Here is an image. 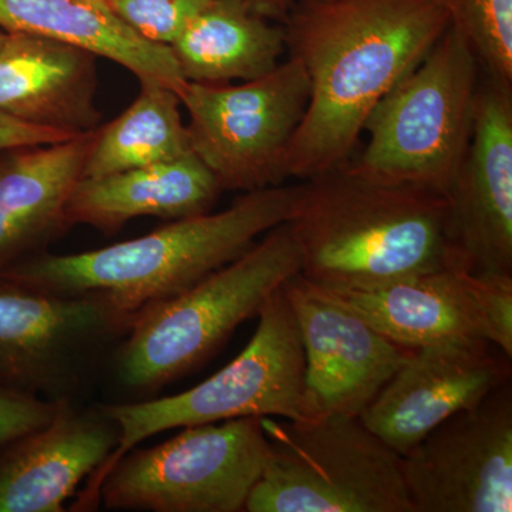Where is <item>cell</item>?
I'll return each instance as SVG.
<instances>
[{"label":"cell","instance_id":"cell-1","mask_svg":"<svg viewBox=\"0 0 512 512\" xmlns=\"http://www.w3.org/2000/svg\"><path fill=\"white\" fill-rule=\"evenodd\" d=\"M309 101L286 156L305 181L349 163L366 120L450 28L443 0H315L284 23Z\"/></svg>","mask_w":512,"mask_h":512},{"label":"cell","instance_id":"cell-2","mask_svg":"<svg viewBox=\"0 0 512 512\" xmlns=\"http://www.w3.org/2000/svg\"><path fill=\"white\" fill-rule=\"evenodd\" d=\"M288 224L301 275L320 288H370L454 268L447 197L346 165L299 184Z\"/></svg>","mask_w":512,"mask_h":512},{"label":"cell","instance_id":"cell-3","mask_svg":"<svg viewBox=\"0 0 512 512\" xmlns=\"http://www.w3.org/2000/svg\"><path fill=\"white\" fill-rule=\"evenodd\" d=\"M298 192L299 185L282 184L244 192L227 210L170 221L93 251L42 252L3 269L0 278L60 295L103 292L136 315L187 291L291 220Z\"/></svg>","mask_w":512,"mask_h":512},{"label":"cell","instance_id":"cell-4","mask_svg":"<svg viewBox=\"0 0 512 512\" xmlns=\"http://www.w3.org/2000/svg\"><path fill=\"white\" fill-rule=\"evenodd\" d=\"M301 271V249L284 222L187 291L137 312L107 367V379L120 393L116 403L153 399L190 375Z\"/></svg>","mask_w":512,"mask_h":512},{"label":"cell","instance_id":"cell-5","mask_svg":"<svg viewBox=\"0 0 512 512\" xmlns=\"http://www.w3.org/2000/svg\"><path fill=\"white\" fill-rule=\"evenodd\" d=\"M480 69L466 37L450 25L370 113L365 150L346 167L448 198L470 144Z\"/></svg>","mask_w":512,"mask_h":512},{"label":"cell","instance_id":"cell-6","mask_svg":"<svg viewBox=\"0 0 512 512\" xmlns=\"http://www.w3.org/2000/svg\"><path fill=\"white\" fill-rule=\"evenodd\" d=\"M251 342L220 372L173 396L130 403H100L120 429L119 444L87 480L76 510H96L107 471L141 441L164 431L238 417L305 419V353L298 322L284 285L258 312Z\"/></svg>","mask_w":512,"mask_h":512},{"label":"cell","instance_id":"cell-7","mask_svg":"<svg viewBox=\"0 0 512 512\" xmlns=\"http://www.w3.org/2000/svg\"><path fill=\"white\" fill-rule=\"evenodd\" d=\"M264 471L247 512H414L402 456L359 417H262Z\"/></svg>","mask_w":512,"mask_h":512},{"label":"cell","instance_id":"cell-8","mask_svg":"<svg viewBox=\"0 0 512 512\" xmlns=\"http://www.w3.org/2000/svg\"><path fill=\"white\" fill-rule=\"evenodd\" d=\"M133 318L103 292L60 295L0 278V384L82 403Z\"/></svg>","mask_w":512,"mask_h":512},{"label":"cell","instance_id":"cell-9","mask_svg":"<svg viewBox=\"0 0 512 512\" xmlns=\"http://www.w3.org/2000/svg\"><path fill=\"white\" fill-rule=\"evenodd\" d=\"M261 419L188 426L157 446L134 447L107 471L100 503L109 510L245 511L268 457Z\"/></svg>","mask_w":512,"mask_h":512},{"label":"cell","instance_id":"cell-10","mask_svg":"<svg viewBox=\"0 0 512 512\" xmlns=\"http://www.w3.org/2000/svg\"><path fill=\"white\" fill-rule=\"evenodd\" d=\"M180 99L191 151L222 191L264 190L288 178L286 156L309 101L296 57L241 84L188 82Z\"/></svg>","mask_w":512,"mask_h":512},{"label":"cell","instance_id":"cell-11","mask_svg":"<svg viewBox=\"0 0 512 512\" xmlns=\"http://www.w3.org/2000/svg\"><path fill=\"white\" fill-rule=\"evenodd\" d=\"M402 473L414 512H511V380L407 451Z\"/></svg>","mask_w":512,"mask_h":512},{"label":"cell","instance_id":"cell-12","mask_svg":"<svg viewBox=\"0 0 512 512\" xmlns=\"http://www.w3.org/2000/svg\"><path fill=\"white\" fill-rule=\"evenodd\" d=\"M284 291L305 353V419L359 417L414 349L384 338L301 274L289 278Z\"/></svg>","mask_w":512,"mask_h":512},{"label":"cell","instance_id":"cell-13","mask_svg":"<svg viewBox=\"0 0 512 512\" xmlns=\"http://www.w3.org/2000/svg\"><path fill=\"white\" fill-rule=\"evenodd\" d=\"M511 380V357L483 339L414 349L359 419L400 456L448 417Z\"/></svg>","mask_w":512,"mask_h":512},{"label":"cell","instance_id":"cell-14","mask_svg":"<svg viewBox=\"0 0 512 512\" xmlns=\"http://www.w3.org/2000/svg\"><path fill=\"white\" fill-rule=\"evenodd\" d=\"M454 268L512 275V90L478 86L473 131L448 195Z\"/></svg>","mask_w":512,"mask_h":512},{"label":"cell","instance_id":"cell-15","mask_svg":"<svg viewBox=\"0 0 512 512\" xmlns=\"http://www.w3.org/2000/svg\"><path fill=\"white\" fill-rule=\"evenodd\" d=\"M100 403H63L55 419L0 447V512H63L119 444Z\"/></svg>","mask_w":512,"mask_h":512},{"label":"cell","instance_id":"cell-16","mask_svg":"<svg viewBox=\"0 0 512 512\" xmlns=\"http://www.w3.org/2000/svg\"><path fill=\"white\" fill-rule=\"evenodd\" d=\"M97 59L46 37L8 33L0 46V113L72 136L97 130Z\"/></svg>","mask_w":512,"mask_h":512},{"label":"cell","instance_id":"cell-17","mask_svg":"<svg viewBox=\"0 0 512 512\" xmlns=\"http://www.w3.org/2000/svg\"><path fill=\"white\" fill-rule=\"evenodd\" d=\"M96 130L62 141L0 153V271L46 252L69 231L66 208Z\"/></svg>","mask_w":512,"mask_h":512},{"label":"cell","instance_id":"cell-18","mask_svg":"<svg viewBox=\"0 0 512 512\" xmlns=\"http://www.w3.org/2000/svg\"><path fill=\"white\" fill-rule=\"evenodd\" d=\"M320 289L384 338L407 349L446 340H485L471 289V272L466 269L444 268L370 288Z\"/></svg>","mask_w":512,"mask_h":512},{"label":"cell","instance_id":"cell-19","mask_svg":"<svg viewBox=\"0 0 512 512\" xmlns=\"http://www.w3.org/2000/svg\"><path fill=\"white\" fill-rule=\"evenodd\" d=\"M222 190L194 153L104 177L82 178L66 208L70 228L89 225L104 235L138 217L165 221L207 214Z\"/></svg>","mask_w":512,"mask_h":512},{"label":"cell","instance_id":"cell-20","mask_svg":"<svg viewBox=\"0 0 512 512\" xmlns=\"http://www.w3.org/2000/svg\"><path fill=\"white\" fill-rule=\"evenodd\" d=\"M0 29L87 50L178 96L188 84L170 47L138 36L103 0H0Z\"/></svg>","mask_w":512,"mask_h":512},{"label":"cell","instance_id":"cell-21","mask_svg":"<svg viewBox=\"0 0 512 512\" xmlns=\"http://www.w3.org/2000/svg\"><path fill=\"white\" fill-rule=\"evenodd\" d=\"M187 82H249L284 56V25L256 15L242 0H211L170 46Z\"/></svg>","mask_w":512,"mask_h":512},{"label":"cell","instance_id":"cell-22","mask_svg":"<svg viewBox=\"0 0 512 512\" xmlns=\"http://www.w3.org/2000/svg\"><path fill=\"white\" fill-rule=\"evenodd\" d=\"M180 106L174 90L140 83L136 100L119 117L97 128L83 178L104 177L192 153Z\"/></svg>","mask_w":512,"mask_h":512},{"label":"cell","instance_id":"cell-23","mask_svg":"<svg viewBox=\"0 0 512 512\" xmlns=\"http://www.w3.org/2000/svg\"><path fill=\"white\" fill-rule=\"evenodd\" d=\"M488 79L512 90V0H443Z\"/></svg>","mask_w":512,"mask_h":512},{"label":"cell","instance_id":"cell-24","mask_svg":"<svg viewBox=\"0 0 512 512\" xmlns=\"http://www.w3.org/2000/svg\"><path fill=\"white\" fill-rule=\"evenodd\" d=\"M107 8L147 42L170 47L211 0H103Z\"/></svg>","mask_w":512,"mask_h":512},{"label":"cell","instance_id":"cell-25","mask_svg":"<svg viewBox=\"0 0 512 512\" xmlns=\"http://www.w3.org/2000/svg\"><path fill=\"white\" fill-rule=\"evenodd\" d=\"M471 289L484 339L512 359V275L471 272Z\"/></svg>","mask_w":512,"mask_h":512},{"label":"cell","instance_id":"cell-26","mask_svg":"<svg viewBox=\"0 0 512 512\" xmlns=\"http://www.w3.org/2000/svg\"><path fill=\"white\" fill-rule=\"evenodd\" d=\"M62 404L0 384V447L46 426Z\"/></svg>","mask_w":512,"mask_h":512},{"label":"cell","instance_id":"cell-27","mask_svg":"<svg viewBox=\"0 0 512 512\" xmlns=\"http://www.w3.org/2000/svg\"><path fill=\"white\" fill-rule=\"evenodd\" d=\"M74 137L77 136L33 126V124L0 113V153L13 150V148L62 143V141Z\"/></svg>","mask_w":512,"mask_h":512},{"label":"cell","instance_id":"cell-28","mask_svg":"<svg viewBox=\"0 0 512 512\" xmlns=\"http://www.w3.org/2000/svg\"><path fill=\"white\" fill-rule=\"evenodd\" d=\"M252 12L272 20V22L284 25L296 6L303 3L315 2V0H242Z\"/></svg>","mask_w":512,"mask_h":512},{"label":"cell","instance_id":"cell-29","mask_svg":"<svg viewBox=\"0 0 512 512\" xmlns=\"http://www.w3.org/2000/svg\"><path fill=\"white\" fill-rule=\"evenodd\" d=\"M6 35H8V33H6L5 30L0 29V46H2L3 40L6 39Z\"/></svg>","mask_w":512,"mask_h":512}]
</instances>
